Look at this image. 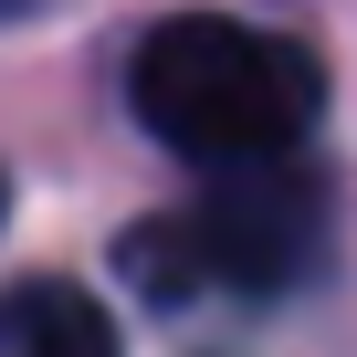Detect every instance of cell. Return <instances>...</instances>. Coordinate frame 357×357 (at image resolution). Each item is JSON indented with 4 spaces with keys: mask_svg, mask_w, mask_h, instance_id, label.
<instances>
[{
    "mask_svg": "<svg viewBox=\"0 0 357 357\" xmlns=\"http://www.w3.org/2000/svg\"><path fill=\"white\" fill-rule=\"evenodd\" d=\"M126 105L147 116V137L190 168H252V158H294L326 116V63L294 32L231 22V11H168L137 53H126Z\"/></svg>",
    "mask_w": 357,
    "mask_h": 357,
    "instance_id": "1",
    "label": "cell"
},
{
    "mask_svg": "<svg viewBox=\"0 0 357 357\" xmlns=\"http://www.w3.org/2000/svg\"><path fill=\"white\" fill-rule=\"evenodd\" d=\"M326 252V178L252 158V168H211V200L190 211H158L126 231V284H147V305H200V294H284L305 284Z\"/></svg>",
    "mask_w": 357,
    "mask_h": 357,
    "instance_id": "2",
    "label": "cell"
},
{
    "mask_svg": "<svg viewBox=\"0 0 357 357\" xmlns=\"http://www.w3.org/2000/svg\"><path fill=\"white\" fill-rule=\"evenodd\" d=\"M0 357H116V315L84 284H0Z\"/></svg>",
    "mask_w": 357,
    "mask_h": 357,
    "instance_id": "3",
    "label": "cell"
},
{
    "mask_svg": "<svg viewBox=\"0 0 357 357\" xmlns=\"http://www.w3.org/2000/svg\"><path fill=\"white\" fill-rule=\"evenodd\" d=\"M0 211H11V178H0Z\"/></svg>",
    "mask_w": 357,
    "mask_h": 357,
    "instance_id": "4",
    "label": "cell"
},
{
    "mask_svg": "<svg viewBox=\"0 0 357 357\" xmlns=\"http://www.w3.org/2000/svg\"><path fill=\"white\" fill-rule=\"evenodd\" d=\"M0 11H22V0H0Z\"/></svg>",
    "mask_w": 357,
    "mask_h": 357,
    "instance_id": "5",
    "label": "cell"
}]
</instances>
